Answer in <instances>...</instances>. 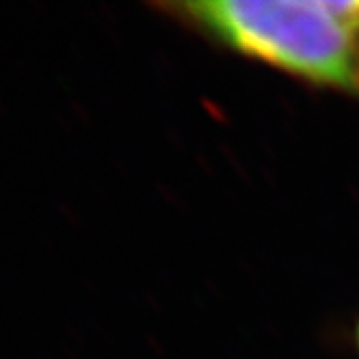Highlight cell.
I'll return each instance as SVG.
<instances>
[{
    "mask_svg": "<svg viewBox=\"0 0 359 359\" xmlns=\"http://www.w3.org/2000/svg\"><path fill=\"white\" fill-rule=\"evenodd\" d=\"M161 9L227 53L359 102V0H210Z\"/></svg>",
    "mask_w": 359,
    "mask_h": 359,
    "instance_id": "cell-1",
    "label": "cell"
},
{
    "mask_svg": "<svg viewBox=\"0 0 359 359\" xmlns=\"http://www.w3.org/2000/svg\"><path fill=\"white\" fill-rule=\"evenodd\" d=\"M355 348H357V355H359V320H357V327H355Z\"/></svg>",
    "mask_w": 359,
    "mask_h": 359,
    "instance_id": "cell-2",
    "label": "cell"
}]
</instances>
